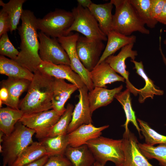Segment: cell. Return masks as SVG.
I'll return each instance as SVG.
<instances>
[{
	"label": "cell",
	"instance_id": "cell-9",
	"mask_svg": "<svg viewBox=\"0 0 166 166\" xmlns=\"http://www.w3.org/2000/svg\"><path fill=\"white\" fill-rule=\"evenodd\" d=\"M38 35L40 41L39 54L42 61L70 66L68 56L57 39L51 38L42 32Z\"/></svg>",
	"mask_w": 166,
	"mask_h": 166
},
{
	"label": "cell",
	"instance_id": "cell-2",
	"mask_svg": "<svg viewBox=\"0 0 166 166\" xmlns=\"http://www.w3.org/2000/svg\"><path fill=\"white\" fill-rule=\"evenodd\" d=\"M34 73L27 93L19 105V109L24 114L52 109L54 78L38 70Z\"/></svg>",
	"mask_w": 166,
	"mask_h": 166
},
{
	"label": "cell",
	"instance_id": "cell-29",
	"mask_svg": "<svg viewBox=\"0 0 166 166\" xmlns=\"http://www.w3.org/2000/svg\"><path fill=\"white\" fill-rule=\"evenodd\" d=\"M130 93L129 90L127 89L124 91L116 94L115 98L121 104L125 113L126 120L123 125L125 128V131H127L129 129L128 124L131 122L135 127L140 136V128L136 120L135 112L133 110L132 106Z\"/></svg>",
	"mask_w": 166,
	"mask_h": 166
},
{
	"label": "cell",
	"instance_id": "cell-4",
	"mask_svg": "<svg viewBox=\"0 0 166 166\" xmlns=\"http://www.w3.org/2000/svg\"><path fill=\"white\" fill-rule=\"evenodd\" d=\"M35 131L18 121L13 131L5 135L2 143L3 165L11 166L20 154L34 141Z\"/></svg>",
	"mask_w": 166,
	"mask_h": 166
},
{
	"label": "cell",
	"instance_id": "cell-42",
	"mask_svg": "<svg viewBox=\"0 0 166 166\" xmlns=\"http://www.w3.org/2000/svg\"><path fill=\"white\" fill-rule=\"evenodd\" d=\"M78 5L84 8H88L93 3L90 0H77Z\"/></svg>",
	"mask_w": 166,
	"mask_h": 166
},
{
	"label": "cell",
	"instance_id": "cell-44",
	"mask_svg": "<svg viewBox=\"0 0 166 166\" xmlns=\"http://www.w3.org/2000/svg\"><path fill=\"white\" fill-rule=\"evenodd\" d=\"M5 135L2 131H0V143H2L3 141V137Z\"/></svg>",
	"mask_w": 166,
	"mask_h": 166
},
{
	"label": "cell",
	"instance_id": "cell-13",
	"mask_svg": "<svg viewBox=\"0 0 166 166\" xmlns=\"http://www.w3.org/2000/svg\"><path fill=\"white\" fill-rule=\"evenodd\" d=\"M122 140L124 155L123 166H153L141 152L136 137L129 129L125 131Z\"/></svg>",
	"mask_w": 166,
	"mask_h": 166
},
{
	"label": "cell",
	"instance_id": "cell-32",
	"mask_svg": "<svg viewBox=\"0 0 166 166\" xmlns=\"http://www.w3.org/2000/svg\"><path fill=\"white\" fill-rule=\"evenodd\" d=\"M74 108V106L72 104H67L65 111L49 131L46 137L67 134V130L72 120Z\"/></svg>",
	"mask_w": 166,
	"mask_h": 166
},
{
	"label": "cell",
	"instance_id": "cell-19",
	"mask_svg": "<svg viewBox=\"0 0 166 166\" xmlns=\"http://www.w3.org/2000/svg\"><path fill=\"white\" fill-rule=\"evenodd\" d=\"M90 76L94 87H104L116 81H125L105 61L97 65L91 71Z\"/></svg>",
	"mask_w": 166,
	"mask_h": 166
},
{
	"label": "cell",
	"instance_id": "cell-35",
	"mask_svg": "<svg viewBox=\"0 0 166 166\" xmlns=\"http://www.w3.org/2000/svg\"><path fill=\"white\" fill-rule=\"evenodd\" d=\"M20 52L15 48L10 41L7 33L2 35L0 39V54L6 56L10 59L15 60Z\"/></svg>",
	"mask_w": 166,
	"mask_h": 166
},
{
	"label": "cell",
	"instance_id": "cell-8",
	"mask_svg": "<svg viewBox=\"0 0 166 166\" xmlns=\"http://www.w3.org/2000/svg\"><path fill=\"white\" fill-rule=\"evenodd\" d=\"M61 116L53 109L37 113L24 114L19 121L34 130L36 137L40 140L46 137L52 127Z\"/></svg>",
	"mask_w": 166,
	"mask_h": 166
},
{
	"label": "cell",
	"instance_id": "cell-21",
	"mask_svg": "<svg viewBox=\"0 0 166 166\" xmlns=\"http://www.w3.org/2000/svg\"><path fill=\"white\" fill-rule=\"evenodd\" d=\"M123 88L122 85L111 89L104 87H94L88 93L91 113L97 109L110 103L115 95L120 92Z\"/></svg>",
	"mask_w": 166,
	"mask_h": 166
},
{
	"label": "cell",
	"instance_id": "cell-46",
	"mask_svg": "<svg viewBox=\"0 0 166 166\" xmlns=\"http://www.w3.org/2000/svg\"><path fill=\"white\" fill-rule=\"evenodd\" d=\"M2 145L0 144V152L2 153Z\"/></svg>",
	"mask_w": 166,
	"mask_h": 166
},
{
	"label": "cell",
	"instance_id": "cell-6",
	"mask_svg": "<svg viewBox=\"0 0 166 166\" xmlns=\"http://www.w3.org/2000/svg\"><path fill=\"white\" fill-rule=\"evenodd\" d=\"M74 19L72 12L61 9H56L50 12L42 18H37L38 30L52 38L66 36L68 30L72 25Z\"/></svg>",
	"mask_w": 166,
	"mask_h": 166
},
{
	"label": "cell",
	"instance_id": "cell-25",
	"mask_svg": "<svg viewBox=\"0 0 166 166\" xmlns=\"http://www.w3.org/2000/svg\"><path fill=\"white\" fill-rule=\"evenodd\" d=\"M0 73L9 77L25 79L31 81L34 73L14 60L0 56Z\"/></svg>",
	"mask_w": 166,
	"mask_h": 166
},
{
	"label": "cell",
	"instance_id": "cell-5",
	"mask_svg": "<svg viewBox=\"0 0 166 166\" xmlns=\"http://www.w3.org/2000/svg\"><path fill=\"white\" fill-rule=\"evenodd\" d=\"M96 161L105 166L108 161L116 166H123L124 155L122 139L114 140L102 136L91 140L86 144Z\"/></svg>",
	"mask_w": 166,
	"mask_h": 166
},
{
	"label": "cell",
	"instance_id": "cell-43",
	"mask_svg": "<svg viewBox=\"0 0 166 166\" xmlns=\"http://www.w3.org/2000/svg\"><path fill=\"white\" fill-rule=\"evenodd\" d=\"M162 33V31H160V34L159 37V50L160 52L161 56L162 57V58L163 60V61L165 65L166 66V58L164 54L161 46V34Z\"/></svg>",
	"mask_w": 166,
	"mask_h": 166
},
{
	"label": "cell",
	"instance_id": "cell-14",
	"mask_svg": "<svg viewBox=\"0 0 166 166\" xmlns=\"http://www.w3.org/2000/svg\"><path fill=\"white\" fill-rule=\"evenodd\" d=\"M78 90L79 100L74 108L67 134L82 125L92 123L93 122L88 98L89 90L85 85Z\"/></svg>",
	"mask_w": 166,
	"mask_h": 166
},
{
	"label": "cell",
	"instance_id": "cell-7",
	"mask_svg": "<svg viewBox=\"0 0 166 166\" xmlns=\"http://www.w3.org/2000/svg\"><path fill=\"white\" fill-rule=\"evenodd\" d=\"M72 12L74 19L67 31L66 36L69 35L72 31H76L90 39L107 41V36L101 31L97 22L88 8L77 5L72 10Z\"/></svg>",
	"mask_w": 166,
	"mask_h": 166
},
{
	"label": "cell",
	"instance_id": "cell-15",
	"mask_svg": "<svg viewBox=\"0 0 166 166\" xmlns=\"http://www.w3.org/2000/svg\"><path fill=\"white\" fill-rule=\"evenodd\" d=\"M38 70L45 75L54 78L66 79L76 85L78 89L85 85L80 76L67 65H57L42 61L38 66Z\"/></svg>",
	"mask_w": 166,
	"mask_h": 166
},
{
	"label": "cell",
	"instance_id": "cell-36",
	"mask_svg": "<svg viewBox=\"0 0 166 166\" xmlns=\"http://www.w3.org/2000/svg\"><path fill=\"white\" fill-rule=\"evenodd\" d=\"M43 166H73L70 161L65 156H49L46 162Z\"/></svg>",
	"mask_w": 166,
	"mask_h": 166
},
{
	"label": "cell",
	"instance_id": "cell-1",
	"mask_svg": "<svg viewBox=\"0 0 166 166\" xmlns=\"http://www.w3.org/2000/svg\"><path fill=\"white\" fill-rule=\"evenodd\" d=\"M21 19L22 24L18 28L21 42L19 55L14 60L34 73L42 62L39 54V42L37 26V18L33 12L23 10Z\"/></svg>",
	"mask_w": 166,
	"mask_h": 166
},
{
	"label": "cell",
	"instance_id": "cell-10",
	"mask_svg": "<svg viewBox=\"0 0 166 166\" xmlns=\"http://www.w3.org/2000/svg\"><path fill=\"white\" fill-rule=\"evenodd\" d=\"M79 36V34L76 33L60 37L57 39L68 56L71 68L80 76L89 91L94 87L91 79L90 72L84 66L77 53L76 45Z\"/></svg>",
	"mask_w": 166,
	"mask_h": 166
},
{
	"label": "cell",
	"instance_id": "cell-11",
	"mask_svg": "<svg viewBox=\"0 0 166 166\" xmlns=\"http://www.w3.org/2000/svg\"><path fill=\"white\" fill-rule=\"evenodd\" d=\"M105 47L102 41L79 36L76 43L77 51L82 63L89 72L97 65Z\"/></svg>",
	"mask_w": 166,
	"mask_h": 166
},
{
	"label": "cell",
	"instance_id": "cell-33",
	"mask_svg": "<svg viewBox=\"0 0 166 166\" xmlns=\"http://www.w3.org/2000/svg\"><path fill=\"white\" fill-rule=\"evenodd\" d=\"M143 154L147 159L157 160L161 166H166V145L159 144L155 147L146 143H138Z\"/></svg>",
	"mask_w": 166,
	"mask_h": 166
},
{
	"label": "cell",
	"instance_id": "cell-16",
	"mask_svg": "<svg viewBox=\"0 0 166 166\" xmlns=\"http://www.w3.org/2000/svg\"><path fill=\"white\" fill-rule=\"evenodd\" d=\"M77 89L78 88L76 85L68 83L64 79L54 78L51 101L52 109L61 116L66 110L65 103Z\"/></svg>",
	"mask_w": 166,
	"mask_h": 166
},
{
	"label": "cell",
	"instance_id": "cell-20",
	"mask_svg": "<svg viewBox=\"0 0 166 166\" xmlns=\"http://www.w3.org/2000/svg\"><path fill=\"white\" fill-rule=\"evenodd\" d=\"M113 5L111 2L104 4L92 3L88 8L97 22L103 32L107 36L113 30L112 10Z\"/></svg>",
	"mask_w": 166,
	"mask_h": 166
},
{
	"label": "cell",
	"instance_id": "cell-38",
	"mask_svg": "<svg viewBox=\"0 0 166 166\" xmlns=\"http://www.w3.org/2000/svg\"><path fill=\"white\" fill-rule=\"evenodd\" d=\"M165 1L166 0H151V15L154 20L157 21L161 12Z\"/></svg>",
	"mask_w": 166,
	"mask_h": 166
},
{
	"label": "cell",
	"instance_id": "cell-18",
	"mask_svg": "<svg viewBox=\"0 0 166 166\" xmlns=\"http://www.w3.org/2000/svg\"><path fill=\"white\" fill-rule=\"evenodd\" d=\"M109 126L105 125L97 127L92 123L82 125L68 134L69 145L76 147L85 144L88 141L100 136L102 131Z\"/></svg>",
	"mask_w": 166,
	"mask_h": 166
},
{
	"label": "cell",
	"instance_id": "cell-37",
	"mask_svg": "<svg viewBox=\"0 0 166 166\" xmlns=\"http://www.w3.org/2000/svg\"><path fill=\"white\" fill-rule=\"evenodd\" d=\"M10 23L7 14L2 9L0 11V37L10 31Z\"/></svg>",
	"mask_w": 166,
	"mask_h": 166
},
{
	"label": "cell",
	"instance_id": "cell-28",
	"mask_svg": "<svg viewBox=\"0 0 166 166\" xmlns=\"http://www.w3.org/2000/svg\"><path fill=\"white\" fill-rule=\"evenodd\" d=\"M49 156H65L69 146L68 134L53 137H45L41 140Z\"/></svg>",
	"mask_w": 166,
	"mask_h": 166
},
{
	"label": "cell",
	"instance_id": "cell-24",
	"mask_svg": "<svg viewBox=\"0 0 166 166\" xmlns=\"http://www.w3.org/2000/svg\"><path fill=\"white\" fill-rule=\"evenodd\" d=\"M131 61L134 64L133 69H136V73L144 79L145 82L144 87L138 90L139 102L143 103L145 99L148 98L152 99L154 95H162L164 93V91L157 88L153 81L148 77L144 71L142 61L138 62L131 60Z\"/></svg>",
	"mask_w": 166,
	"mask_h": 166
},
{
	"label": "cell",
	"instance_id": "cell-45",
	"mask_svg": "<svg viewBox=\"0 0 166 166\" xmlns=\"http://www.w3.org/2000/svg\"><path fill=\"white\" fill-rule=\"evenodd\" d=\"M92 166H105L102 165L98 162L96 161Z\"/></svg>",
	"mask_w": 166,
	"mask_h": 166
},
{
	"label": "cell",
	"instance_id": "cell-39",
	"mask_svg": "<svg viewBox=\"0 0 166 166\" xmlns=\"http://www.w3.org/2000/svg\"><path fill=\"white\" fill-rule=\"evenodd\" d=\"M49 156L46 155L32 162L22 166H43L48 160Z\"/></svg>",
	"mask_w": 166,
	"mask_h": 166
},
{
	"label": "cell",
	"instance_id": "cell-22",
	"mask_svg": "<svg viewBox=\"0 0 166 166\" xmlns=\"http://www.w3.org/2000/svg\"><path fill=\"white\" fill-rule=\"evenodd\" d=\"M107 36V44L97 65L120 49L130 44H134L136 39L135 35L126 36L114 30L109 32Z\"/></svg>",
	"mask_w": 166,
	"mask_h": 166
},
{
	"label": "cell",
	"instance_id": "cell-47",
	"mask_svg": "<svg viewBox=\"0 0 166 166\" xmlns=\"http://www.w3.org/2000/svg\"><path fill=\"white\" fill-rule=\"evenodd\" d=\"M164 44L166 45V38L163 41Z\"/></svg>",
	"mask_w": 166,
	"mask_h": 166
},
{
	"label": "cell",
	"instance_id": "cell-31",
	"mask_svg": "<svg viewBox=\"0 0 166 166\" xmlns=\"http://www.w3.org/2000/svg\"><path fill=\"white\" fill-rule=\"evenodd\" d=\"M138 15L149 28L155 27L158 22L151 15V0H129Z\"/></svg>",
	"mask_w": 166,
	"mask_h": 166
},
{
	"label": "cell",
	"instance_id": "cell-26",
	"mask_svg": "<svg viewBox=\"0 0 166 166\" xmlns=\"http://www.w3.org/2000/svg\"><path fill=\"white\" fill-rule=\"evenodd\" d=\"M46 155L47 153L42 143L33 142L23 150L11 166H22Z\"/></svg>",
	"mask_w": 166,
	"mask_h": 166
},
{
	"label": "cell",
	"instance_id": "cell-40",
	"mask_svg": "<svg viewBox=\"0 0 166 166\" xmlns=\"http://www.w3.org/2000/svg\"><path fill=\"white\" fill-rule=\"evenodd\" d=\"M157 21L162 24L166 25V0L163 8Z\"/></svg>",
	"mask_w": 166,
	"mask_h": 166
},
{
	"label": "cell",
	"instance_id": "cell-34",
	"mask_svg": "<svg viewBox=\"0 0 166 166\" xmlns=\"http://www.w3.org/2000/svg\"><path fill=\"white\" fill-rule=\"evenodd\" d=\"M140 131L145 138L146 144L153 146L156 144L166 145V136L159 134L145 122L137 119Z\"/></svg>",
	"mask_w": 166,
	"mask_h": 166
},
{
	"label": "cell",
	"instance_id": "cell-27",
	"mask_svg": "<svg viewBox=\"0 0 166 166\" xmlns=\"http://www.w3.org/2000/svg\"><path fill=\"white\" fill-rule=\"evenodd\" d=\"M23 113L20 109L9 107L0 108V131L5 135L10 134L16 124L22 118Z\"/></svg>",
	"mask_w": 166,
	"mask_h": 166
},
{
	"label": "cell",
	"instance_id": "cell-23",
	"mask_svg": "<svg viewBox=\"0 0 166 166\" xmlns=\"http://www.w3.org/2000/svg\"><path fill=\"white\" fill-rule=\"evenodd\" d=\"M65 156L73 166H92L96 161L86 144L76 147L69 145Z\"/></svg>",
	"mask_w": 166,
	"mask_h": 166
},
{
	"label": "cell",
	"instance_id": "cell-17",
	"mask_svg": "<svg viewBox=\"0 0 166 166\" xmlns=\"http://www.w3.org/2000/svg\"><path fill=\"white\" fill-rule=\"evenodd\" d=\"M31 81L25 79L9 77L1 81V87L6 88L8 93V99L3 104L8 107L19 109L20 97L24 92L27 91Z\"/></svg>",
	"mask_w": 166,
	"mask_h": 166
},
{
	"label": "cell",
	"instance_id": "cell-12",
	"mask_svg": "<svg viewBox=\"0 0 166 166\" xmlns=\"http://www.w3.org/2000/svg\"><path fill=\"white\" fill-rule=\"evenodd\" d=\"M134 43H131L123 47L116 55H111L107 57L105 61L116 72L119 73L125 79L126 87L135 96L138 94V90L129 81V73L126 70L125 61L128 58L135 60L138 53L136 50H133Z\"/></svg>",
	"mask_w": 166,
	"mask_h": 166
},
{
	"label": "cell",
	"instance_id": "cell-3",
	"mask_svg": "<svg viewBox=\"0 0 166 166\" xmlns=\"http://www.w3.org/2000/svg\"><path fill=\"white\" fill-rule=\"evenodd\" d=\"M115 6L113 16V30L126 36L135 32L149 34L150 30L139 17L129 0H111Z\"/></svg>",
	"mask_w": 166,
	"mask_h": 166
},
{
	"label": "cell",
	"instance_id": "cell-41",
	"mask_svg": "<svg viewBox=\"0 0 166 166\" xmlns=\"http://www.w3.org/2000/svg\"><path fill=\"white\" fill-rule=\"evenodd\" d=\"M8 93L6 89L4 87H1L0 90V100L3 102V104L7 100Z\"/></svg>",
	"mask_w": 166,
	"mask_h": 166
},
{
	"label": "cell",
	"instance_id": "cell-48",
	"mask_svg": "<svg viewBox=\"0 0 166 166\" xmlns=\"http://www.w3.org/2000/svg\"><path fill=\"white\" fill-rule=\"evenodd\" d=\"M2 166H6V165H3Z\"/></svg>",
	"mask_w": 166,
	"mask_h": 166
},
{
	"label": "cell",
	"instance_id": "cell-30",
	"mask_svg": "<svg viewBox=\"0 0 166 166\" xmlns=\"http://www.w3.org/2000/svg\"><path fill=\"white\" fill-rule=\"evenodd\" d=\"M26 0H10L7 3L0 0V6L8 14L10 23V33L18 29L19 21L23 11L22 6Z\"/></svg>",
	"mask_w": 166,
	"mask_h": 166
}]
</instances>
